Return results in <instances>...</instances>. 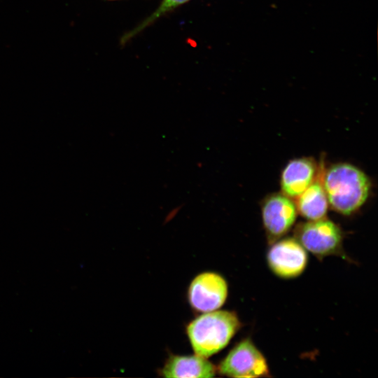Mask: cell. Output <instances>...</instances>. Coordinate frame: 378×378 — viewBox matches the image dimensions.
Returning a JSON list of instances; mask_svg holds the SVG:
<instances>
[{
	"label": "cell",
	"mask_w": 378,
	"mask_h": 378,
	"mask_svg": "<svg viewBox=\"0 0 378 378\" xmlns=\"http://www.w3.org/2000/svg\"><path fill=\"white\" fill-rule=\"evenodd\" d=\"M240 327L234 312L214 310L190 321L186 332L195 354L209 358L224 349Z\"/></svg>",
	"instance_id": "2"
},
{
	"label": "cell",
	"mask_w": 378,
	"mask_h": 378,
	"mask_svg": "<svg viewBox=\"0 0 378 378\" xmlns=\"http://www.w3.org/2000/svg\"><path fill=\"white\" fill-rule=\"evenodd\" d=\"M324 170L325 169L312 183L295 198L298 213L307 220L326 217L329 204L322 183Z\"/></svg>",
	"instance_id": "10"
},
{
	"label": "cell",
	"mask_w": 378,
	"mask_h": 378,
	"mask_svg": "<svg viewBox=\"0 0 378 378\" xmlns=\"http://www.w3.org/2000/svg\"><path fill=\"white\" fill-rule=\"evenodd\" d=\"M261 215L267 241L272 244L291 229L298 211L293 199L282 192H274L262 200Z\"/></svg>",
	"instance_id": "5"
},
{
	"label": "cell",
	"mask_w": 378,
	"mask_h": 378,
	"mask_svg": "<svg viewBox=\"0 0 378 378\" xmlns=\"http://www.w3.org/2000/svg\"><path fill=\"white\" fill-rule=\"evenodd\" d=\"M216 370L220 374L231 377H270L265 356L249 338L237 344Z\"/></svg>",
	"instance_id": "4"
},
{
	"label": "cell",
	"mask_w": 378,
	"mask_h": 378,
	"mask_svg": "<svg viewBox=\"0 0 378 378\" xmlns=\"http://www.w3.org/2000/svg\"><path fill=\"white\" fill-rule=\"evenodd\" d=\"M267 261L272 272L283 279L300 276L305 270L308 256L304 248L293 237L279 239L271 244Z\"/></svg>",
	"instance_id": "6"
},
{
	"label": "cell",
	"mask_w": 378,
	"mask_h": 378,
	"mask_svg": "<svg viewBox=\"0 0 378 378\" xmlns=\"http://www.w3.org/2000/svg\"><path fill=\"white\" fill-rule=\"evenodd\" d=\"M189 1L190 0H162L160 6L153 13H152L148 17L144 19L133 29L130 30L122 36L120 39V43H126L127 41H129L136 35L139 34L146 27L150 26L158 18H160L169 12L173 10L174 9L178 8V6L184 4Z\"/></svg>",
	"instance_id": "11"
},
{
	"label": "cell",
	"mask_w": 378,
	"mask_h": 378,
	"mask_svg": "<svg viewBox=\"0 0 378 378\" xmlns=\"http://www.w3.org/2000/svg\"><path fill=\"white\" fill-rule=\"evenodd\" d=\"M227 293V284L221 275L211 272H202L196 276L189 286L188 302L197 312H211L223 306Z\"/></svg>",
	"instance_id": "7"
},
{
	"label": "cell",
	"mask_w": 378,
	"mask_h": 378,
	"mask_svg": "<svg viewBox=\"0 0 378 378\" xmlns=\"http://www.w3.org/2000/svg\"><path fill=\"white\" fill-rule=\"evenodd\" d=\"M322 183L329 206L345 216L354 214L364 205L372 188L368 176L348 162H338L325 168Z\"/></svg>",
	"instance_id": "1"
},
{
	"label": "cell",
	"mask_w": 378,
	"mask_h": 378,
	"mask_svg": "<svg viewBox=\"0 0 378 378\" xmlns=\"http://www.w3.org/2000/svg\"><path fill=\"white\" fill-rule=\"evenodd\" d=\"M217 372L207 358L199 356H170L160 370L167 378H209Z\"/></svg>",
	"instance_id": "9"
},
{
	"label": "cell",
	"mask_w": 378,
	"mask_h": 378,
	"mask_svg": "<svg viewBox=\"0 0 378 378\" xmlns=\"http://www.w3.org/2000/svg\"><path fill=\"white\" fill-rule=\"evenodd\" d=\"M294 238L319 259L328 255H340L346 259L342 247L343 234L340 227L326 217L298 224Z\"/></svg>",
	"instance_id": "3"
},
{
	"label": "cell",
	"mask_w": 378,
	"mask_h": 378,
	"mask_svg": "<svg viewBox=\"0 0 378 378\" xmlns=\"http://www.w3.org/2000/svg\"><path fill=\"white\" fill-rule=\"evenodd\" d=\"M325 169L312 157H302L290 160L280 176L281 192L291 199L296 198L312 183Z\"/></svg>",
	"instance_id": "8"
}]
</instances>
